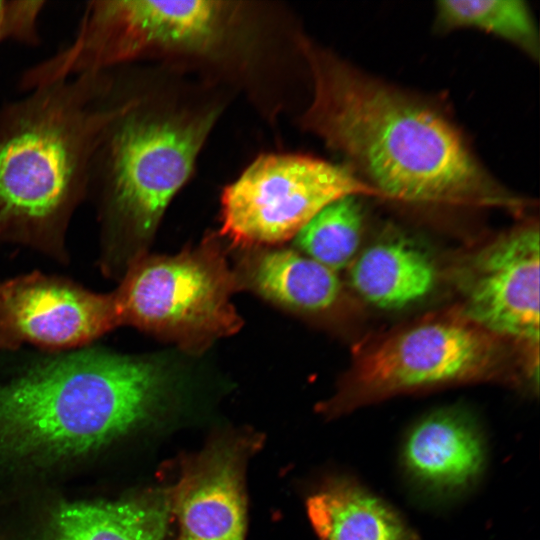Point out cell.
<instances>
[{
	"instance_id": "277c9868",
	"label": "cell",
	"mask_w": 540,
	"mask_h": 540,
	"mask_svg": "<svg viewBox=\"0 0 540 540\" xmlns=\"http://www.w3.org/2000/svg\"><path fill=\"white\" fill-rule=\"evenodd\" d=\"M214 120L213 113L164 120L142 112L138 99L125 100L103 134L90 184L98 196L107 270L155 231L191 175Z\"/></svg>"
},
{
	"instance_id": "ac0fdd59",
	"label": "cell",
	"mask_w": 540,
	"mask_h": 540,
	"mask_svg": "<svg viewBox=\"0 0 540 540\" xmlns=\"http://www.w3.org/2000/svg\"><path fill=\"white\" fill-rule=\"evenodd\" d=\"M362 228L361 204L357 196H346L319 211L296 234V245L308 257L335 272L354 259Z\"/></svg>"
},
{
	"instance_id": "2e32d148",
	"label": "cell",
	"mask_w": 540,
	"mask_h": 540,
	"mask_svg": "<svg viewBox=\"0 0 540 540\" xmlns=\"http://www.w3.org/2000/svg\"><path fill=\"white\" fill-rule=\"evenodd\" d=\"M251 280L267 299L306 312L328 309L341 291L334 271L292 250L262 254L253 265Z\"/></svg>"
},
{
	"instance_id": "8fae6325",
	"label": "cell",
	"mask_w": 540,
	"mask_h": 540,
	"mask_svg": "<svg viewBox=\"0 0 540 540\" xmlns=\"http://www.w3.org/2000/svg\"><path fill=\"white\" fill-rule=\"evenodd\" d=\"M487 444L479 425L459 410H439L406 432L399 451L405 483L421 501L440 505L460 499L482 479Z\"/></svg>"
},
{
	"instance_id": "5bb4252c",
	"label": "cell",
	"mask_w": 540,
	"mask_h": 540,
	"mask_svg": "<svg viewBox=\"0 0 540 540\" xmlns=\"http://www.w3.org/2000/svg\"><path fill=\"white\" fill-rule=\"evenodd\" d=\"M170 511L166 496L63 504L35 540H164Z\"/></svg>"
},
{
	"instance_id": "e0dca14e",
	"label": "cell",
	"mask_w": 540,
	"mask_h": 540,
	"mask_svg": "<svg viewBox=\"0 0 540 540\" xmlns=\"http://www.w3.org/2000/svg\"><path fill=\"white\" fill-rule=\"evenodd\" d=\"M442 30L476 28L505 39L532 59L540 54L538 30L527 4L520 0H443L436 3Z\"/></svg>"
},
{
	"instance_id": "3957f363",
	"label": "cell",
	"mask_w": 540,
	"mask_h": 540,
	"mask_svg": "<svg viewBox=\"0 0 540 540\" xmlns=\"http://www.w3.org/2000/svg\"><path fill=\"white\" fill-rule=\"evenodd\" d=\"M167 388L154 360L90 350L43 363L0 385V454L92 450L148 420Z\"/></svg>"
},
{
	"instance_id": "ba28073f",
	"label": "cell",
	"mask_w": 540,
	"mask_h": 540,
	"mask_svg": "<svg viewBox=\"0 0 540 540\" xmlns=\"http://www.w3.org/2000/svg\"><path fill=\"white\" fill-rule=\"evenodd\" d=\"M496 356L492 338L476 325L453 320L425 322L369 352L357 369L355 389L333 409L477 378L492 368Z\"/></svg>"
},
{
	"instance_id": "5b68a950",
	"label": "cell",
	"mask_w": 540,
	"mask_h": 540,
	"mask_svg": "<svg viewBox=\"0 0 540 540\" xmlns=\"http://www.w3.org/2000/svg\"><path fill=\"white\" fill-rule=\"evenodd\" d=\"M233 287L221 255L203 246L175 256L137 257L112 294L120 325L196 341L236 330Z\"/></svg>"
},
{
	"instance_id": "52a82bcc",
	"label": "cell",
	"mask_w": 540,
	"mask_h": 540,
	"mask_svg": "<svg viewBox=\"0 0 540 540\" xmlns=\"http://www.w3.org/2000/svg\"><path fill=\"white\" fill-rule=\"evenodd\" d=\"M218 1H92L74 40L48 58V73L64 79L111 67L159 49H203L220 31Z\"/></svg>"
},
{
	"instance_id": "9c48e42d",
	"label": "cell",
	"mask_w": 540,
	"mask_h": 540,
	"mask_svg": "<svg viewBox=\"0 0 540 540\" xmlns=\"http://www.w3.org/2000/svg\"><path fill=\"white\" fill-rule=\"evenodd\" d=\"M540 239L525 225L481 250L463 280V314L487 333L539 343Z\"/></svg>"
},
{
	"instance_id": "4fadbf2b",
	"label": "cell",
	"mask_w": 540,
	"mask_h": 540,
	"mask_svg": "<svg viewBox=\"0 0 540 540\" xmlns=\"http://www.w3.org/2000/svg\"><path fill=\"white\" fill-rule=\"evenodd\" d=\"M306 506L320 540H424L391 504L349 475L326 479Z\"/></svg>"
},
{
	"instance_id": "6da1fadb",
	"label": "cell",
	"mask_w": 540,
	"mask_h": 540,
	"mask_svg": "<svg viewBox=\"0 0 540 540\" xmlns=\"http://www.w3.org/2000/svg\"><path fill=\"white\" fill-rule=\"evenodd\" d=\"M313 100L305 126L381 197L415 205L518 209L441 112L308 44Z\"/></svg>"
},
{
	"instance_id": "30bf717a",
	"label": "cell",
	"mask_w": 540,
	"mask_h": 540,
	"mask_svg": "<svg viewBox=\"0 0 540 540\" xmlns=\"http://www.w3.org/2000/svg\"><path fill=\"white\" fill-rule=\"evenodd\" d=\"M119 325L112 293L40 273L0 280V348L80 346Z\"/></svg>"
},
{
	"instance_id": "9a60e30c",
	"label": "cell",
	"mask_w": 540,
	"mask_h": 540,
	"mask_svg": "<svg viewBox=\"0 0 540 540\" xmlns=\"http://www.w3.org/2000/svg\"><path fill=\"white\" fill-rule=\"evenodd\" d=\"M431 258L412 242L394 238L368 247L353 262L350 282L370 304L397 309L429 294L436 283Z\"/></svg>"
},
{
	"instance_id": "7a4b0ae2",
	"label": "cell",
	"mask_w": 540,
	"mask_h": 540,
	"mask_svg": "<svg viewBox=\"0 0 540 540\" xmlns=\"http://www.w3.org/2000/svg\"><path fill=\"white\" fill-rule=\"evenodd\" d=\"M108 71L35 87L0 112V240L61 256L96 152L124 101Z\"/></svg>"
},
{
	"instance_id": "7c38bea8",
	"label": "cell",
	"mask_w": 540,
	"mask_h": 540,
	"mask_svg": "<svg viewBox=\"0 0 540 540\" xmlns=\"http://www.w3.org/2000/svg\"><path fill=\"white\" fill-rule=\"evenodd\" d=\"M246 439L218 440L185 468L171 497L178 540H245Z\"/></svg>"
},
{
	"instance_id": "8992f818",
	"label": "cell",
	"mask_w": 540,
	"mask_h": 540,
	"mask_svg": "<svg viewBox=\"0 0 540 540\" xmlns=\"http://www.w3.org/2000/svg\"><path fill=\"white\" fill-rule=\"evenodd\" d=\"M380 193L346 165L304 155H264L222 195V232L239 244H276L346 196Z\"/></svg>"
},
{
	"instance_id": "d6986e66",
	"label": "cell",
	"mask_w": 540,
	"mask_h": 540,
	"mask_svg": "<svg viewBox=\"0 0 540 540\" xmlns=\"http://www.w3.org/2000/svg\"><path fill=\"white\" fill-rule=\"evenodd\" d=\"M43 5V1L0 0V41L36 43L37 18Z\"/></svg>"
}]
</instances>
